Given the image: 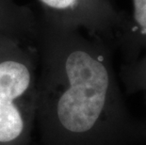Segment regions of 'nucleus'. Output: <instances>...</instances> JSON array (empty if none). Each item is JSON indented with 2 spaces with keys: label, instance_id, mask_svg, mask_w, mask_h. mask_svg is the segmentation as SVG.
I'll list each match as a JSON object with an SVG mask.
<instances>
[{
  "label": "nucleus",
  "instance_id": "obj_1",
  "mask_svg": "<svg viewBox=\"0 0 146 145\" xmlns=\"http://www.w3.org/2000/svg\"><path fill=\"white\" fill-rule=\"evenodd\" d=\"M36 122L42 145H136L144 122L127 107L113 49L76 27L40 18Z\"/></svg>",
  "mask_w": 146,
  "mask_h": 145
},
{
  "label": "nucleus",
  "instance_id": "obj_2",
  "mask_svg": "<svg viewBox=\"0 0 146 145\" xmlns=\"http://www.w3.org/2000/svg\"><path fill=\"white\" fill-rule=\"evenodd\" d=\"M36 44L0 39V145H29L36 123Z\"/></svg>",
  "mask_w": 146,
  "mask_h": 145
},
{
  "label": "nucleus",
  "instance_id": "obj_3",
  "mask_svg": "<svg viewBox=\"0 0 146 145\" xmlns=\"http://www.w3.org/2000/svg\"><path fill=\"white\" fill-rule=\"evenodd\" d=\"M42 6L41 19L76 27L98 38L114 49L123 13L110 0H37Z\"/></svg>",
  "mask_w": 146,
  "mask_h": 145
},
{
  "label": "nucleus",
  "instance_id": "obj_4",
  "mask_svg": "<svg viewBox=\"0 0 146 145\" xmlns=\"http://www.w3.org/2000/svg\"><path fill=\"white\" fill-rule=\"evenodd\" d=\"M40 26V19L30 8L14 0H0V39L36 44Z\"/></svg>",
  "mask_w": 146,
  "mask_h": 145
},
{
  "label": "nucleus",
  "instance_id": "obj_5",
  "mask_svg": "<svg viewBox=\"0 0 146 145\" xmlns=\"http://www.w3.org/2000/svg\"><path fill=\"white\" fill-rule=\"evenodd\" d=\"M114 48L123 55V63L134 58L146 49V0H131V12L123 13Z\"/></svg>",
  "mask_w": 146,
  "mask_h": 145
},
{
  "label": "nucleus",
  "instance_id": "obj_6",
  "mask_svg": "<svg viewBox=\"0 0 146 145\" xmlns=\"http://www.w3.org/2000/svg\"><path fill=\"white\" fill-rule=\"evenodd\" d=\"M120 77L127 93L146 95V49L134 60L122 64Z\"/></svg>",
  "mask_w": 146,
  "mask_h": 145
},
{
  "label": "nucleus",
  "instance_id": "obj_7",
  "mask_svg": "<svg viewBox=\"0 0 146 145\" xmlns=\"http://www.w3.org/2000/svg\"><path fill=\"white\" fill-rule=\"evenodd\" d=\"M144 122H145V125H146V120H145V121H144Z\"/></svg>",
  "mask_w": 146,
  "mask_h": 145
}]
</instances>
